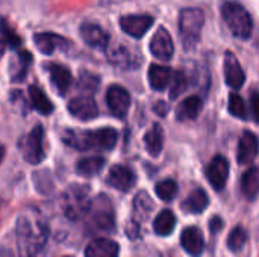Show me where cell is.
Returning a JSON list of instances; mask_svg holds the SVG:
<instances>
[{"label":"cell","instance_id":"12","mask_svg":"<svg viewBox=\"0 0 259 257\" xmlns=\"http://www.w3.org/2000/svg\"><path fill=\"white\" fill-rule=\"evenodd\" d=\"M150 52L159 61H170L173 58V53H175L173 39L164 27H159L155 32L150 41Z\"/></svg>","mask_w":259,"mask_h":257},{"label":"cell","instance_id":"36","mask_svg":"<svg viewBox=\"0 0 259 257\" xmlns=\"http://www.w3.org/2000/svg\"><path fill=\"white\" fill-rule=\"evenodd\" d=\"M20 70L18 71H15V76L12 77V80L14 82H21L24 77H26V73H27V67H29V64H30V61H32V58H30V55L27 53V52H21L20 53Z\"/></svg>","mask_w":259,"mask_h":257},{"label":"cell","instance_id":"15","mask_svg":"<svg viewBox=\"0 0 259 257\" xmlns=\"http://www.w3.org/2000/svg\"><path fill=\"white\" fill-rule=\"evenodd\" d=\"M259 153V139L258 136L246 130L243 133V136L240 138L238 142V150H237V159L238 164L244 165V164H250Z\"/></svg>","mask_w":259,"mask_h":257},{"label":"cell","instance_id":"33","mask_svg":"<svg viewBox=\"0 0 259 257\" xmlns=\"http://www.w3.org/2000/svg\"><path fill=\"white\" fill-rule=\"evenodd\" d=\"M134 211L141 217H149V214L153 211V201L147 192H138V195L134 198Z\"/></svg>","mask_w":259,"mask_h":257},{"label":"cell","instance_id":"41","mask_svg":"<svg viewBox=\"0 0 259 257\" xmlns=\"http://www.w3.org/2000/svg\"><path fill=\"white\" fill-rule=\"evenodd\" d=\"M62 257H73V256H62Z\"/></svg>","mask_w":259,"mask_h":257},{"label":"cell","instance_id":"40","mask_svg":"<svg viewBox=\"0 0 259 257\" xmlns=\"http://www.w3.org/2000/svg\"><path fill=\"white\" fill-rule=\"evenodd\" d=\"M223 226H225V223H223V220H222L220 217H212V218L209 220V230H211L212 235L219 233V232L223 229Z\"/></svg>","mask_w":259,"mask_h":257},{"label":"cell","instance_id":"27","mask_svg":"<svg viewBox=\"0 0 259 257\" xmlns=\"http://www.w3.org/2000/svg\"><path fill=\"white\" fill-rule=\"evenodd\" d=\"M175 227H176V217L168 209H165L161 214H158V217L153 221V232L158 236H168V235H171Z\"/></svg>","mask_w":259,"mask_h":257},{"label":"cell","instance_id":"1","mask_svg":"<svg viewBox=\"0 0 259 257\" xmlns=\"http://www.w3.org/2000/svg\"><path fill=\"white\" fill-rule=\"evenodd\" d=\"M49 224L38 211H24L15 224L18 257H39L49 241Z\"/></svg>","mask_w":259,"mask_h":257},{"label":"cell","instance_id":"11","mask_svg":"<svg viewBox=\"0 0 259 257\" xmlns=\"http://www.w3.org/2000/svg\"><path fill=\"white\" fill-rule=\"evenodd\" d=\"M152 24H153V17L146 15V14H143V15H124L120 18L121 30L124 33H127L129 36H134L137 39L144 36Z\"/></svg>","mask_w":259,"mask_h":257},{"label":"cell","instance_id":"3","mask_svg":"<svg viewBox=\"0 0 259 257\" xmlns=\"http://www.w3.org/2000/svg\"><path fill=\"white\" fill-rule=\"evenodd\" d=\"M93 201L90 197V188L82 185L68 186L62 195V211L70 221H79L90 214Z\"/></svg>","mask_w":259,"mask_h":257},{"label":"cell","instance_id":"30","mask_svg":"<svg viewBox=\"0 0 259 257\" xmlns=\"http://www.w3.org/2000/svg\"><path fill=\"white\" fill-rule=\"evenodd\" d=\"M155 192L156 195L162 200V201H171L176 198L178 192H179V188H178V183L171 179H167V180H162L159 182L156 186H155Z\"/></svg>","mask_w":259,"mask_h":257},{"label":"cell","instance_id":"7","mask_svg":"<svg viewBox=\"0 0 259 257\" xmlns=\"http://www.w3.org/2000/svg\"><path fill=\"white\" fill-rule=\"evenodd\" d=\"M90 226L94 232H114L115 230V218L114 211L109 200L103 195L93 201V208L90 211Z\"/></svg>","mask_w":259,"mask_h":257},{"label":"cell","instance_id":"29","mask_svg":"<svg viewBox=\"0 0 259 257\" xmlns=\"http://www.w3.org/2000/svg\"><path fill=\"white\" fill-rule=\"evenodd\" d=\"M109 59L112 64L124 67V68H132L135 62V53H132L127 47H117L109 53ZM140 64V62H135Z\"/></svg>","mask_w":259,"mask_h":257},{"label":"cell","instance_id":"18","mask_svg":"<svg viewBox=\"0 0 259 257\" xmlns=\"http://www.w3.org/2000/svg\"><path fill=\"white\" fill-rule=\"evenodd\" d=\"M33 42L42 55H52L56 48L65 50L70 45V42L64 36H59V35L50 33V32L36 33L33 36Z\"/></svg>","mask_w":259,"mask_h":257},{"label":"cell","instance_id":"5","mask_svg":"<svg viewBox=\"0 0 259 257\" xmlns=\"http://www.w3.org/2000/svg\"><path fill=\"white\" fill-rule=\"evenodd\" d=\"M222 15L229 30L240 39H249L252 35L253 23L247 9L237 2H226L222 6Z\"/></svg>","mask_w":259,"mask_h":257},{"label":"cell","instance_id":"6","mask_svg":"<svg viewBox=\"0 0 259 257\" xmlns=\"http://www.w3.org/2000/svg\"><path fill=\"white\" fill-rule=\"evenodd\" d=\"M20 153L23 159L32 165H36L44 161L46 150H44V130L41 126H36L26 135L18 144Z\"/></svg>","mask_w":259,"mask_h":257},{"label":"cell","instance_id":"35","mask_svg":"<svg viewBox=\"0 0 259 257\" xmlns=\"http://www.w3.org/2000/svg\"><path fill=\"white\" fill-rule=\"evenodd\" d=\"M97 88H99V77L93 73H82L79 79V89L93 94L97 91Z\"/></svg>","mask_w":259,"mask_h":257},{"label":"cell","instance_id":"24","mask_svg":"<svg viewBox=\"0 0 259 257\" xmlns=\"http://www.w3.org/2000/svg\"><path fill=\"white\" fill-rule=\"evenodd\" d=\"M241 189L247 200L253 201L259 194V170L256 167L249 168L241 177Z\"/></svg>","mask_w":259,"mask_h":257},{"label":"cell","instance_id":"8","mask_svg":"<svg viewBox=\"0 0 259 257\" xmlns=\"http://www.w3.org/2000/svg\"><path fill=\"white\" fill-rule=\"evenodd\" d=\"M106 105L114 117L124 118L131 108V95L124 88L112 85L106 91Z\"/></svg>","mask_w":259,"mask_h":257},{"label":"cell","instance_id":"25","mask_svg":"<svg viewBox=\"0 0 259 257\" xmlns=\"http://www.w3.org/2000/svg\"><path fill=\"white\" fill-rule=\"evenodd\" d=\"M29 98H30L32 106L42 115H50L55 109L53 103L47 98L46 92L36 85L29 86Z\"/></svg>","mask_w":259,"mask_h":257},{"label":"cell","instance_id":"39","mask_svg":"<svg viewBox=\"0 0 259 257\" xmlns=\"http://www.w3.org/2000/svg\"><path fill=\"white\" fill-rule=\"evenodd\" d=\"M126 233L129 236V239H138L140 238V226L135 221H129L127 227H126Z\"/></svg>","mask_w":259,"mask_h":257},{"label":"cell","instance_id":"17","mask_svg":"<svg viewBox=\"0 0 259 257\" xmlns=\"http://www.w3.org/2000/svg\"><path fill=\"white\" fill-rule=\"evenodd\" d=\"M225 80L228 86L234 89H240L246 82V74L237 59V56L231 52L225 55Z\"/></svg>","mask_w":259,"mask_h":257},{"label":"cell","instance_id":"34","mask_svg":"<svg viewBox=\"0 0 259 257\" xmlns=\"http://www.w3.org/2000/svg\"><path fill=\"white\" fill-rule=\"evenodd\" d=\"M229 112L237 117V118H241V120H247V111H246V103L243 100L241 95L238 94H231L229 95Z\"/></svg>","mask_w":259,"mask_h":257},{"label":"cell","instance_id":"4","mask_svg":"<svg viewBox=\"0 0 259 257\" xmlns=\"http://www.w3.org/2000/svg\"><path fill=\"white\" fill-rule=\"evenodd\" d=\"M205 24V14L199 8H185L179 15V33L181 41L187 50L197 45L200 41L202 29Z\"/></svg>","mask_w":259,"mask_h":257},{"label":"cell","instance_id":"37","mask_svg":"<svg viewBox=\"0 0 259 257\" xmlns=\"http://www.w3.org/2000/svg\"><path fill=\"white\" fill-rule=\"evenodd\" d=\"M3 41L5 42H8L12 48H15V47H18L20 44H21V39H20V36L8 26V23L3 20Z\"/></svg>","mask_w":259,"mask_h":257},{"label":"cell","instance_id":"10","mask_svg":"<svg viewBox=\"0 0 259 257\" xmlns=\"http://www.w3.org/2000/svg\"><path fill=\"white\" fill-rule=\"evenodd\" d=\"M135 182H137L135 173L126 165H114L106 177V183L121 192H129L134 188Z\"/></svg>","mask_w":259,"mask_h":257},{"label":"cell","instance_id":"14","mask_svg":"<svg viewBox=\"0 0 259 257\" xmlns=\"http://www.w3.org/2000/svg\"><path fill=\"white\" fill-rule=\"evenodd\" d=\"M181 245L191 257H200L205 251V238L200 229L187 227L181 233Z\"/></svg>","mask_w":259,"mask_h":257},{"label":"cell","instance_id":"21","mask_svg":"<svg viewBox=\"0 0 259 257\" xmlns=\"http://www.w3.org/2000/svg\"><path fill=\"white\" fill-rule=\"evenodd\" d=\"M209 204V198H208V194L202 189V188H197L194 189L181 204L182 211L187 212V214H202Z\"/></svg>","mask_w":259,"mask_h":257},{"label":"cell","instance_id":"20","mask_svg":"<svg viewBox=\"0 0 259 257\" xmlns=\"http://www.w3.org/2000/svg\"><path fill=\"white\" fill-rule=\"evenodd\" d=\"M49 74L53 86L56 88L58 94L65 95L70 85H71V71L59 64H50L49 65Z\"/></svg>","mask_w":259,"mask_h":257},{"label":"cell","instance_id":"13","mask_svg":"<svg viewBox=\"0 0 259 257\" xmlns=\"http://www.w3.org/2000/svg\"><path fill=\"white\" fill-rule=\"evenodd\" d=\"M68 112L77 120L88 121L99 115V106L90 95H80L68 101Z\"/></svg>","mask_w":259,"mask_h":257},{"label":"cell","instance_id":"9","mask_svg":"<svg viewBox=\"0 0 259 257\" xmlns=\"http://www.w3.org/2000/svg\"><path fill=\"white\" fill-rule=\"evenodd\" d=\"M206 177L215 191L225 189L228 179H229V162H228V159L222 155L215 156L206 168Z\"/></svg>","mask_w":259,"mask_h":257},{"label":"cell","instance_id":"22","mask_svg":"<svg viewBox=\"0 0 259 257\" xmlns=\"http://www.w3.org/2000/svg\"><path fill=\"white\" fill-rule=\"evenodd\" d=\"M203 108V100L199 95H191L187 97L176 109V118L179 121H188V120H194L197 118V115L200 114Z\"/></svg>","mask_w":259,"mask_h":257},{"label":"cell","instance_id":"16","mask_svg":"<svg viewBox=\"0 0 259 257\" xmlns=\"http://www.w3.org/2000/svg\"><path fill=\"white\" fill-rule=\"evenodd\" d=\"M82 39L94 48L105 50L109 44V35L96 23H83L79 29Z\"/></svg>","mask_w":259,"mask_h":257},{"label":"cell","instance_id":"2","mask_svg":"<svg viewBox=\"0 0 259 257\" xmlns=\"http://www.w3.org/2000/svg\"><path fill=\"white\" fill-rule=\"evenodd\" d=\"M117 130L103 127L97 130H65L62 141L76 150H112L117 144Z\"/></svg>","mask_w":259,"mask_h":257},{"label":"cell","instance_id":"28","mask_svg":"<svg viewBox=\"0 0 259 257\" xmlns=\"http://www.w3.org/2000/svg\"><path fill=\"white\" fill-rule=\"evenodd\" d=\"M103 167H105V159L102 156H91V158L80 159L76 165V171L79 176L93 177L99 174L103 170Z\"/></svg>","mask_w":259,"mask_h":257},{"label":"cell","instance_id":"38","mask_svg":"<svg viewBox=\"0 0 259 257\" xmlns=\"http://www.w3.org/2000/svg\"><path fill=\"white\" fill-rule=\"evenodd\" d=\"M250 112L255 123H259V91L250 92Z\"/></svg>","mask_w":259,"mask_h":257},{"label":"cell","instance_id":"32","mask_svg":"<svg viewBox=\"0 0 259 257\" xmlns=\"http://www.w3.org/2000/svg\"><path fill=\"white\" fill-rule=\"evenodd\" d=\"M187 86H188V80H187L185 73L176 71L171 77V82H170V98L176 100L179 95H182V92H185Z\"/></svg>","mask_w":259,"mask_h":257},{"label":"cell","instance_id":"23","mask_svg":"<svg viewBox=\"0 0 259 257\" xmlns=\"http://www.w3.org/2000/svg\"><path fill=\"white\" fill-rule=\"evenodd\" d=\"M171 70L164 65H150L149 68V83L153 91H164L171 82Z\"/></svg>","mask_w":259,"mask_h":257},{"label":"cell","instance_id":"31","mask_svg":"<svg viewBox=\"0 0 259 257\" xmlns=\"http://www.w3.org/2000/svg\"><path fill=\"white\" fill-rule=\"evenodd\" d=\"M246 242H247V232L241 226H237L228 236V247L234 253H238L240 250H243Z\"/></svg>","mask_w":259,"mask_h":257},{"label":"cell","instance_id":"19","mask_svg":"<svg viewBox=\"0 0 259 257\" xmlns=\"http://www.w3.org/2000/svg\"><path fill=\"white\" fill-rule=\"evenodd\" d=\"M120 247L109 238H97L85 248V257H118Z\"/></svg>","mask_w":259,"mask_h":257},{"label":"cell","instance_id":"26","mask_svg":"<svg viewBox=\"0 0 259 257\" xmlns=\"http://www.w3.org/2000/svg\"><path fill=\"white\" fill-rule=\"evenodd\" d=\"M144 144H146L147 151L152 156H159V153L162 151V147H164V132L158 123L153 124L152 129L146 133Z\"/></svg>","mask_w":259,"mask_h":257}]
</instances>
